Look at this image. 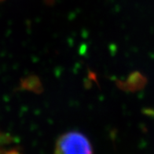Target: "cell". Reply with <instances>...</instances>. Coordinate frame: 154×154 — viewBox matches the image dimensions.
<instances>
[{
  "mask_svg": "<svg viewBox=\"0 0 154 154\" xmlns=\"http://www.w3.org/2000/svg\"><path fill=\"white\" fill-rule=\"evenodd\" d=\"M57 153H91L92 146L83 134L72 131L61 135L56 143Z\"/></svg>",
  "mask_w": 154,
  "mask_h": 154,
  "instance_id": "6da1fadb",
  "label": "cell"
}]
</instances>
